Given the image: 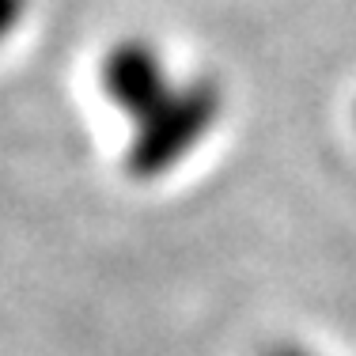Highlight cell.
<instances>
[{
  "instance_id": "obj_1",
  "label": "cell",
  "mask_w": 356,
  "mask_h": 356,
  "mask_svg": "<svg viewBox=\"0 0 356 356\" xmlns=\"http://www.w3.org/2000/svg\"><path fill=\"white\" fill-rule=\"evenodd\" d=\"M220 110H224V91L216 80L197 76L190 83H175V91L152 114L133 122L125 171L140 182L167 175L213 133Z\"/></svg>"
},
{
  "instance_id": "obj_3",
  "label": "cell",
  "mask_w": 356,
  "mask_h": 356,
  "mask_svg": "<svg viewBox=\"0 0 356 356\" xmlns=\"http://www.w3.org/2000/svg\"><path fill=\"white\" fill-rule=\"evenodd\" d=\"M31 0H0V42H8L15 35V27L23 23Z\"/></svg>"
},
{
  "instance_id": "obj_2",
  "label": "cell",
  "mask_w": 356,
  "mask_h": 356,
  "mask_svg": "<svg viewBox=\"0 0 356 356\" xmlns=\"http://www.w3.org/2000/svg\"><path fill=\"white\" fill-rule=\"evenodd\" d=\"M99 83H103V95L129 122H140L175 91L163 54L144 38H122L118 46H110L99 65Z\"/></svg>"
},
{
  "instance_id": "obj_4",
  "label": "cell",
  "mask_w": 356,
  "mask_h": 356,
  "mask_svg": "<svg viewBox=\"0 0 356 356\" xmlns=\"http://www.w3.org/2000/svg\"><path fill=\"white\" fill-rule=\"evenodd\" d=\"M266 356H315V353H307L303 345H273Z\"/></svg>"
}]
</instances>
